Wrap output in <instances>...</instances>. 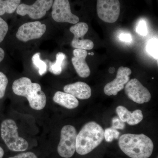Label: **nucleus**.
Returning a JSON list of instances; mask_svg holds the SVG:
<instances>
[{"mask_svg":"<svg viewBox=\"0 0 158 158\" xmlns=\"http://www.w3.org/2000/svg\"><path fill=\"white\" fill-rule=\"evenodd\" d=\"M104 138L102 127L94 122L88 123L77 135L76 151L81 155L88 154L98 147Z\"/></svg>","mask_w":158,"mask_h":158,"instance_id":"obj_3","label":"nucleus"},{"mask_svg":"<svg viewBox=\"0 0 158 158\" xmlns=\"http://www.w3.org/2000/svg\"><path fill=\"white\" fill-rule=\"evenodd\" d=\"M115 71V68L114 67H112L111 68H110V69H109V72L111 73H113Z\"/></svg>","mask_w":158,"mask_h":158,"instance_id":"obj_30","label":"nucleus"},{"mask_svg":"<svg viewBox=\"0 0 158 158\" xmlns=\"http://www.w3.org/2000/svg\"><path fill=\"white\" fill-rule=\"evenodd\" d=\"M9 158H38L37 156L32 152H27L22 153L19 154L14 156L13 157H10Z\"/></svg>","mask_w":158,"mask_h":158,"instance_id":"obj_26","label":"nucleus"},{"mask_svg":"<svg viewBox=\"0 0 158 158\" xmlns=\"http://www.w3.org/2000/svg\"><path fill=\"white\" fill-rule=\"evenodd\" d=\"M89 30L88 25L85 23H78L72 26L69 31L73 34V39L71 45L73 48L81 49L91 50L93 48L94 44L92 40L84 39V37Z\"/></svg>","mask_w":158,"mask_h":158,"instance_id":"obj_11","label":"nucleus"},{"mask_svg":"<svg viewBox=\"0 0 158 158\" xmlns=\"http://www.w3.org/2000/svg\"><path fill=\"white\" fill-rule=\"evenodd\" d=\"M46 29L45 24L40 21L25 23L19 28L16 37L20 41L24 42L39 39L45 33Z\"/></svg>","mask_w":158,"mask_h":158,"instance_id":"obj_9","label":"nucleus"},{"mask_svg":"<svg viewBox=\"0 0 158 158\" xmlns=\"http://www.w3.org/2000/svg\"><path fill=\"white\" fill-rule=\"evenodd\" d=\"M118 39L120 41L126 43H131L132 41L131 35L128 33H122L119 34Z\"/></svg>","mask_w":158,"mask_h":158,"instance_id":"obj_27","label":"nucleus"},{"mask_svg":"<svg viewBox=\"0 0 158 158\" xmlns=\"http://www.w3.org/2000/svg\"><path fill=\"white\" fill-rule=\"evenodd\" d=\"M52 7V18L56 22L73 24L79 22V17L73 14L71 11L69 0H54Z\"/></svg>","mask_w":158,"mask_h":158,"instance_id":"obj_8","label":"nucleus"},{"mask_svg":"<svg viewBox=\"0 0 158 158\" xmlns=\"http://www.w3.org/2000/svg\"><path fill=\"white\" fill-rule=\"evenodd\" d=\"M73 54L72 62L77 73L81 77H88L90 74V68L86 62L88 52L85 50L75 49Z\"/></svg>","mask_w":158,"mask_h":158,"instance_id":"obj_13","label":"nucleus"},{"mask_svg":"<svg viewBox=\"0 0 158 158\" xmlns=\"http://www.w3.org/2000/svg\"><path fill=\"white\" fill-rule=\"evenodd\" d=\"M21 0H0V16L6 13L12 14L16 11Z\"/></svg>","mask_w":158,"mask_h":158,"instance_id":"obj_17","label":"nucleus"},{"mask_svg":"<svg viewBox=\"0 0 158 158\" xmlns=\"http://www.w3.org/2000/svg\"><path fill=\"white\" fill-rule=\"evenodd\" d=\"M96 9L101 19L113 23L116 22L120 15V2L118 0H97Z\"/></svg>","mask_w":158,"mask_h":158,"instance_id":"obj_6","label":"nucleus"},{"mask_svg":"<svg viewBox=\"0 0 158 158\" xmlns=\"http://www.w3.org/2000/svg\"><path fill=\"white\" fill-rule=\"evenodd\" d=\"M119 135L120 133L113 128L106 129L104 131V138L106 141L108 142H112L114 139H118Z\"/></svg>","mask_w":158,"mask_h":158,"instance_id":"obj_21","label":"nucleus"},{"mask_svg":"<svg viewBox=\"0 0 158 158\" xmlns=\"http://www.w3.org/2000/svg\"><path fill=\"white\" fill-rule=\"evenodd\" d=\"M53 0H37L32 5L20 4L16 13L21 16L28 15L32 19H37L45 16L52 6Z\"/></svg>","mask_w":158,"mask_h":158,"instance_id":"obj_7","label":"nucleus"},{"mask_svg":"<svg viewBox=\"0 0 158 158\" xmlns=\"http://www.w3.org/2000/svg\"><path fill=\"white\" fill-rule=\"evenodd\" d=\"M116 112L120 120L130 125L138 124L143 118L142 111L140 110L131 112L123 106H118L116 108Z\"/></svg>","mask_w":158,"mask_h":158,"instance_id":"obj_15","label":"nucleus"},{"mask_svg":"<svg viewBox=\"0 0 158 158\" xmlns=\"http://www.w3.org/2000/svg\"><path fill=\"white\" fill-rule=\"evenodd\" d=\"M136 31L138 34L142 36H145L148 34L147 25L145 21L141 20L138 23L136 29Z\"/></svg>","mask_w":158,"mask_h":158,"instance_id":"obj_24","label":"nucleus"},{"mask_svg":"<svg viewBox=\"0 0 158 158\" xmlns=\"http://www.w3.org/2000/svg\"><path fill=\"white\" fill-rule=\"evenodd\" d=\"M5 51L2 48H0V62H2L5 58Z\"/></svg>","mask_w":158,"mask_h":158,"instance_id":"obj_28","label":"nucleus"},{"mask_svg":"<svg viewBox=\"0 0 158 158\" xmlns=\"http://www.w3.org/2000/svg\"><path fill=\"white\" fill-rule=\"evenodd\" d=\"M66 58L65 54L59 52L56 55V60L54 62H50L49 70L55 75L60 74L62 72V65L63 61Z\"/></svg>","mask_w":158,"mask_h":158,"instance_id":"obj_18","label":"nucleus"},{"mask_svg":"<svg viewBox=\"0 0 158 158\" xmlns=\"http://www.w3.org/2000/svg\"><path fill=\"white\" fill-rule=\"evenodd\" d=\"M131 73L130 68L120 66L117 71L116 78L105 86L104 92L105 94L108 96L117 95L119 91L124 88V85L130 81L129 76Z\"/></svg>","mask_w":158,"mask_h":158,"instance_id":"obj_12","label":"nucleus"},{"mask_svg":"<svg viewBox=\"0 0 158 158\" xmlns=\"http://www.w3.org/2000/svg\"><path fill=\"white\" fill-rule=\"evenodd\" d=\"M63 90L65 93L71 94L80 99H88L91 95L90 86L83 82H77L65 85Z\"/></svg>","mask_w":158,"mask_h":158,"instance_id":"obj_14","label":"nucleus"},{"mask_svg":"<svg viewBox=\"0 0 158 158\" xmlns=\"http://www.w3.org/2000/svg\"><path fill=\"white\" fill-rule=\"evenodd\" d=\"M9 30L7 22L0 16V43L2 42Z\"/></svg>","mask_w":158,"mask_h":158,"instance_id":"obj_23","label":"nucleus"},{"mask_svg":"<svg viewBox=\"0 0 158 158\" xmlns=\"http://www.w3.org/2000/svg\"><path fill=\"white\" fill-rule=\"evenodd\" d=\"M88 54L90 55H92V56H93V55H94V53L93 52L89 53Z\"/></svg>","mask_w":158,"mask_h":158,"instance_id":"obj_31","label":"nucleus"},{"mask_svg":"<svg viewBox=\"0 0 158 158\" xmlns=\"http://www.w3.org/2000/svg\"><path fill=\"white\" fill-rule=\"evenodd\" d=\"M124 88L128 97L137 103L142 104L148 102L151 98L149 90L138 79L130 80Z\"/></svg>","mask_w":158,"mask_h":158,"instance_id":"obj_10","label":"nucleus"},{"mask_svg":"<svg viewBox=\"0 0 158 158\" xmlns=\"http://www.w3.org/2000/svg\"><path fill=\"white\" fill-rule=\"evenodd\" d=\"M4 155V151L2 147H0V158H2Z\"/></svg>","mask_w":158,"mask_h":158,"instance_id":"obj_29","label":"nucleus"},{"mask_svg":"<svg viewBox=\"0 0 158 158\" xmlns=\"http://www.w3.org/2000/svg\"><path fill=\"white\" fill-rule=\"evenodd\" d=\"M40 52L34 54L32 57V60L34 65L38 68L40 75L43 76L46 73L47 66L46 63L40 59Z\"/></svg>","mask_w":158,"mask_h":158,"instance_id":"obj_19","label":"nucleus"},{"mask_svg":"<svg viewBox=\"0 0 158 158\" xmlns=\"http://www.w3.org/2000/svg\"><path fill=\"white\" fill-rule=\"evenodd\" d=\"M18 129L17 124L13 119H5L1 123V137L11 151H25L29 147L28 143L25 139L19 136Z\"/></svg>","mask_w":158,"mask_h":158,"instance_id":"obj_4","label":"nucleus"},{"mask_svg":"<svg viewBox=\"0 0 158 158\" xmlns=\"http://www.w3.org/2000/svg\"><path fill=\"white\" fill-rule=\"evenodd\" d=\"M8 84V78L5 74L0 72V99L2 98L5 96Z\"/></svg>","mask_w":158,"mask_h":158,"instance_id":"obj_22","label":"nucleus"},{"mask_svg":"<svg viewBox=\"0 0 158 158\" xmlns=\"http://www.w3.org/2000/svg\"><path fill=\"white\" fill-rule=\"evenodd\" d=\"M53 100L56 103L68 109H73L79 106L77 99L69 94L57 91L54 94Z\"/></svg>","mask_w":158,"mask_h":158,"instance_id":"obj_16","label":"nucleus"},{"mask_svg":"<svg viewBox=\"0 0 158 158\" xmlns=\"http://www.w3.org/2000/svg\"><path fill=\"white\" fill-rule=\"evenodd\" d=\"M124 122L118 117H114L112 120V128L115 129H123L125 127Z\"/></svg>","mask_w":158,"mask_h":158,"instance_id":"obj_25","label":"nucleus"},{"mask_svg":"<svg viewBox=\"0 0 158 158\" xmlns=\"http://www.w3.org/2000/svg\"><path fill=\"white\" fill-rule=\"evenodd\" d=\"M118 143L120 149L131 158H149L153 150L152 141L144 134H124L120 137Z\"/></svg>","mask_w":158,"mask_h":158,"instance_id":"obj_1","label":"nucleus"},{"mask_svg":"<svg viewBox=\"0 0 158 158\" xmlns=\"http://www.w3.org/2000/svg\"><path fill=\"white\" fill-rule=\"evenodd\" d=\"M76 129L71 125H65L61 131L60 142L57 151L60 156L65 158L72 157L76 151L77 136Z\"/></svg>","mask_w":158,"mask_h":158,"instance_id":"obj_5","label":"nucleus"},{"mask_svg":"<svg viewBox=\"0 0 158 158\" xmlns=\"http://www.w3.org/2000/svg\"><path fill=\"white\" fill-rule=\"evenodd\" d=\"M146 51L154 59L158 61V39L150 40L146 45Z\"/></svg>","mask_w":158,"mask_h":158,"instance_id":"obj_20","label":"nucleus"},{"mask_svg":"<svg viewBox=\"0 0 158 158\" xmlns=\"http://www.w3.org/2000/svg\"><path fill=\"white\" fill-rule=\"evenodd\" d=\"M12 89L15 94L26 98L32 109L40 110L45 107L46 96L41 86L37 83H32L29 78L23 77L15 80Z\"/></svg>","mask_w":158,"mask_h":158,"instance_id":"obj_2","label":"nucleus"}]
</instances>
